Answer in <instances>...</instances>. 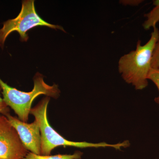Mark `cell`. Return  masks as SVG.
<instances>
[{
    "label": "cell",
    "instance_id": "obj_5",
    "mask_svg": "<svg viewBox=\"0 0 159 159\" xmlns=\"http://www.w3.org/2000/svg\"><path fill=\"white\" fill-rule=\"evenodd\" d=\"M27 154L15 129L7 117L0 115V159H23Z\"/></svg>",
    "mask_w": 159,
    "mask_h": 159
},
{
    "label": "cell",
    "instance_id": "obj_7",
    "mask_svg": "<svg viewBox=\"0 0 159 159\" xmlns=\"http://www.w3.org/2000/svg\"><path fill=\"white\" fill-rule=\"evenodd\" d=\"M154 7L148 13L145 15L146 20L142 26L145 30L157 28V25L159 22V0L153 1Z\"/></svg>",
    "mask_w": 159,
    "mask_h": 159
},
{
    "label": "cell",
    "instance_id": "obj_11",
    "mask_svg": "<svg viewBox=\"0 0 159 159\" xmlns=\"http://www.w3.org/2000/svg\"><path fill=\"white\" fill-rule=\"evenodd\" d=\"M143 2V0H120L119 2L122 6H138Z\"/></svg>",
    "mask_w": 159,
    "mask_h": 159
},
{
    "label": "cell",
    "instance_id": "obj_1",
    "mask_svg": "<svg viewBox=\"0 0 159 159\" xmlns=\"http://www.w3.org/2000/svg\"><path fill=\"white\" fill-rule=\"evenodd\" d=\"M159 29L156 28L146 43L139 40L135 50L124 54L118 61V70L125 82L142 90L148 85V76L152 67L155 46L158 39Z\"/></svg>",
    "mask_w": 159,
    "mask_h": 159
},
{
    "label": "cell",
    "instance_id": "obj_8",
    "mask_svg": "<svg viewBox=\"0 0 159 159\" xmlns=\"http://www.w3.org/2000/svg\"><path fill=\"white\" fill-rule=\"evenodd\" d=\"M83 153L77 151L73 154H58L54 156H43L29 152L23 159H81Z\"/></svg>",
    "mask_w": 159,
    "mask_h": 159
},
{
    "label": "cell",
    "instance_id": "obj_10",
    "mask_svg": "<svg viewBox=\"0 0 159 159\" xmlns=\"http://www.w3.org/2000/svg\"><path fill=\"white\" fill-rule=\"evenodd\" d=\"M152 68L156 69L159 68V30L157 40L152 55Z\"/></svg>",
    "mask_w": 159,
    "mask_h": 159
},
{
    "label": "cell",
    "instance_id": "obj_4",
    "mask_svg": "<svg viewBox=\"0 0 159 159\" xmlns=\"http://www.w3.org/2000/svg\"><path fill=\"white\" fill-rule=\"evenodd\" d=\"M39 26L65 31L61 26L49 24L40 17L35 10L34 0L23 1L18 15L15 18L5 22L2 28L0 29V47L4 48L6 39L13 31L18 32L21 41L27 42L29 39L27 31Z\"/></svg>",
    "mask_w": 159,
    "mask_h": 159
},
{
    "label": "cell",
    "instance_id": "obj_6",
    "mask_svg": "<svg viewBox=\"0 0 159 159\" xmlns=\"http://www.w3.org/2000/svg\"><path fill=\"white\" fill-rule=\"evenodd\" d=\"M6 116L17 131L25 148L32 153L41 155V137L37 121L35 120L34 122L29 124L12 116L10 114Z\"/></svg>",
    "mask_w": 159,
    "mask_h": 159
},
{
    "label": "cell",
    "instance_id": "obj_2",
    "mask_svg": "<svg viewBox=\"0 0 159 159\" xmlns=\"http://www.w3.org/2000/svg\"><path fill=\"white\" fill-rule=\"evenodd\" d=\"M50 99L48 97L43 99L35 107L31 109L30 113L34 116L39 125L41 137V155L50 156L51 151L59 146H73L80 148L110 147L117 150H120L121 148L125 147L124 142L110 144L106 142L93 143L86 142H72L66 140L54 130L49 124L47 116V109Z\"/></svg>",
    "mask_w": 159,
    "mask_h": 159
},
{
    "label": "cell",
    "instance_id": "obj_12",
    "mask_svg": "<svg viewBox=\"0 0 159 159\" xmlns=\"http://www.w3.org/2000/svg\"><path fill=\"white\" fill-rule=\"evenodd\" d=\"M1 90H2V89L0 87V92ZM9 111L10 110L8 107V105L3 100V99H2L0 94V113L6 116V115L9 114Z\"/></svg>",
    "mask_w": 159,
    "mask_h": 159
},
{
    "label": "cell",
    "instance_id": "obj_3",
    "mask_svg": "<svg viewBox=\"0 0 159 159\" xmlns=\"http://www.w3.org/2000/svg\"><path fill=\"white\" fill-rule=\"evenodd\" d=\"M34 88L30 92H22L8 85L0 78V87L2 90L3 100L6 104L13 110L20 120L26 122L29 120V114L32 102L40 95L57 99L60 91L58 86L54 84L49 85L44 81L42 74L37 73L34 77Z\"/></svg>",
    "mask_w": 159,
    "mask_h": 159
},
{
    "label": "cell",
    "instance_id": "obj_9",
    "mask_svg": "<svg viewBox=\"0 0 159 159\" xmlns=\"http://www.w3.org/2000/svg\"><path fill=\"white\" fill-rule=\"evenodd\" d=\"M148 79L151 80L156 86L159 92V68H152L148 74ZM155 101L159 105V96L156 97Z\"/></svg>",
    "mask_w": 159,
    "mask_h": 159
}]
</instances>
